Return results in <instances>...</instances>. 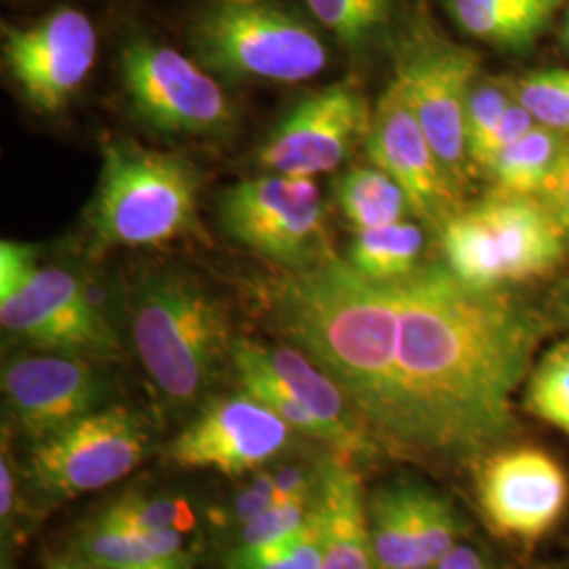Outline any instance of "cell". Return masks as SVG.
I'll return each instance as SVG.
<instances>
[{
  "mask_svg": "<svg viewBox=\"0 0 569 569\" xmlns=\"http://www.w3.org/2000/svg\"><path fill=\"white\" fill-rule=\"evenodd\" d=\"M243 342L272 380L317 418L326 430L327 446L331 451L352 462L382 453L363 416L352 406L342 387L300 348L268 346L249 338H243Z\"/></svg>",
  "mask_w": 569,
  "mask_h": 569,
  "instance_id": "obj_17",
  "label": "cell"
},
{
  "mask_svg": "<svg viewBox=\"0 0 569 569\" xmlns=\"http://www.w3.org/2000/svg\"><path fill=\"white\" fill-rule=\"evenodd\" d=\"M367 519L378 569H416L409 479H395L367 498Z\"/></svg>",
  "mask_w": 569,
  "mask_h": 569,
  "instance_id": "obj_23",
  "label": "cell"
},
{
  "mask_svg": "<svg viewBox=\"0 0 569 569\" xmlns=\"http://www.w3.org/2000/svg\"><path fill=\"white\" fill-rule=\"evenodd\" d=\"M566 234L538 197L505 194L465 204L439 230L449 270L483 289L549 277L566 260Z\"/></svg>",
  "mask_w": 569,
  "mask_h": 569,
  "instance_id": "obj_5",
  "label": "cell"
},
{
  "mask_svg": "<svg viewBox=\"0 0 569 569\" xmlns=\"http://www.w3.org/2000/svg\"><path fill=\"white\" fill-rule=\"evenodd\" d=\"M298 430L247 392L207 399L167 446V458L186 470L243 477L281 458Z\"/></svg>",
  "mask_w": 569,
  "mask_h": 569,
  "instance_id": "obj_12",
  "label": "cell"
},
{
  "mask_svg": "<svg viewBox=\"0 0 569 569\" xmlns=\"http://www.w3.org/2000/svg\"><path fill=\"white\" fill-rule=\"evenodd\" d=\"M472 468L477 505L498 536L536 545L563 521L569 509V475L547 449L507 443Z\"/></svg>",
  "mask_w": 569,
  "mask_h": 569,
  "instance_id": "obj_11",
  "label": "cell"
},
{
  "mask_svg": "<svg viewBox=\"0 0 569 569\" xmlns=\"http://www.w3.org/2000/svg\"><path fill=\"white\" fill-rule=\"evenodd\" d=\"M136 355L171 409L201 403L230 366L232 331L220 300L182 270L146 272L129 296Z\"/></svg>",
  "mask_w": 569,
  "mask_h": 569,
  "instance_id": "obj_2",
  "label": "cell"
},
{
  "mask_svg": "<svg viewBox=\"0 0 569 569\" xmlns=\"http://www.w3.org/2000/svg\"><path fill=\"white\" fill-rule=\"evenodd\" d=\"M148 451L142 418L129 407H103L34 443L23 477L44 502H63L121 481Z\"/></svg>",
  "mask_w": 569,
  "mask_h": 569,
  "instance_id": "obj_8",
  "label": "cell"
},
{
  "mask_svg": "<svg viewBox=\"0 0 569 569\" xmlns=\"http://www.w3.org/2000/svg\"><path fill=\"white\" fill-rule=\"evenodd\" d=\"M437 569H496L488 559L470 545L460 542L456 549L449 550L448 555L435 566Z\"/></svg>",
  "mask_w": 569,
  "mask_h": 569,
  "instance_id": "obj_37",
  "label": "cell"
},
{
  "mask_svg": "<svg viewBox=\"0 0 569 569\" xmlns=\"http://www.w3.org/2000/svg\"><path fill=\"white\" fill-rule=\"evenodd\" d=\"M306 7L338 41L363 47L385 28L390 0H305Z\"/></svg>",
  "mask_w": 569,
  "mask_h": 569,
  "instance_id": "obj_29",
  "label": "cell"
},
{
  "mask_svg": "<svg viewBox=\"0 0 569 569\" xmlns=\"http://www.w3.org/2000/svg\"><path fill=\"white\" fill-rule=\"evenodd\" d=\"M0 323L41 350L110 359L119 338L79 274L39 264L37 247L0 243Z\"/></svg>",
  "mask_w": 569,
  "mask_h": 569,
  "instance_id": "obj_6",
  "label": "cell"
},
{
  "mask_svg": "<svg viewBox=\"0 0 569 569\" xmlns=\"http://www.w3.org/2000/svg\"><path fill=\"white\" fill-rule=\"evenodd\" d=\"M425 232L413 222H397L357 232L348 251V264L373 281H392L406 277L420 266L425 251Z\"/></svg>",
  "mask_w": 569,
  "mask_h": 569,
  "instance_id": "obj_24",
  "label": "cell"
},
{
  "mask_svg": "<svg viewBox=\"0 0 569 569\" xmlns=\"http://www.w3.org/2000/svg\"><path fill=\"white\" fill-rule=\"evenodd\" d=\"M515 98L538 124L569 136V70L531 72L515 82Z\"/></svg>",
  "mask_w": 569,
  "mask_h": 569,
  "instance_id": "obj_31",
  "label": "cell"
},
{
  "mask_svg": "<svg viewBox=\"0 0 569 569\" xmlns=\"http://www.w3.org/2000/svg\"><path fill=\"white\" fill-rule=\"evenodd\" d=\"M2 58L26 103L41 114H58L96 66L98 32L79 9L61 7L32 26H7Z\"/></svg>",
  "mask_w": 569,
  "mask_h": 569,
  "instance_id": "obj_13",
  "label": "cell"
},
{
  "mask_svg": "<svg viewBox=\"0 0 569 569\" xmlns=\"http://www.w3.org/2000/svg\"><path fill=\"white\" fill-rule=\"evenodd\" d=\"M409 509L416 569H432L462 542L467 523L448 496L413 479H409Z\"/></svg>",
  "mask_w": 569,
  "mask_h": 569,
  "instance_id": "obj_25",
  "label": "cell"
},
{
  "mask_svg": "<svg viewBox=\"0 0 569 569\" xmlns=\"http://www.w3.org/2000/svg\"><path fill=\"white\" fill-rule=\"evenodd\" d=\"M224 569H323V529L312 507L302 528L260 547H232Z\"/></svg>",
  "mask_w": 569,
  "mask_h": 569,
  "instance_id": "obj_26",
  "label": "cell"
},
{
  "mask_svg": "<svg viewBox=\"0 0 569 569\" xmlns=\"http://www.w3.org/2000/svg\"><path fill=\"white\" fill-rule=\"evenodd\" d=\"M220 224L230 239L281 270L312 268L331 256L326 204L312 178L270 173L226 188Z\"/></svg>",
  "mask_w": 569,
  "mask_h": 569,
  "instance_id": "obj_10",
  "label": "cell"
},
{
  "mask_svg": "<svg viewBox=\"0 0 569 569\" xmlns=\"http://www.w3.org/2000/svg\"><path fill=\"white\" fill-rule=\"evenodd\" d=\"M561 0H446L449 16L472 39L521 51L547 30Z\"/></svg>",
  "mask_w": 569,
  "mask_h": 569,
  "instance_id": "obj_19",
  "label": "cell"
},
{
  "mask_svg": "<svg viewBox=\"0 0 569 569\" xmlns=\"http://www.w3.org/2000/svg\"><path fill=\"white\" fill-rule=\"evenodd\" d=\"M18 505V470L11 449L7 448V437H2V460H0V517L2 531L13 521Z\"/></svg>",
  "mask_w": 569,
  "mask_h": 569,
  "instance_id": "obj_36",
  "label": "cell"
},
{
  "mask_svg": "<svg viewBox=\"0 0 569 569\" xmlns=\"http://www.w3.org/2000/svg\"><path fill=\"white\" fill-rule=\"evenodd\" d=\"M561 41H563V44L568 47L569 51V11L568 18H566V21H563V30H561Z\"/></svg>",
  "mask_w": 569,
  "mask_h": 569,
  "instance_id": "obj_41",
  "label": "cell"
},
{
  "mask_svg": "<svg viewBox=\"0 0 569 569\" xmlns=\"http://www.w3.org/2000/svg\"><path fill=\"white\" fill-rule=\"evenodd\" d=\"M366 143L371 163L385 169L406 190L411 213L420 222L441 230L465 207L462 192L449 180L422 124L395 81L388 84L371 114Z\"/></svg>",
  "mask_w": 569,
  "mask_h": 569,
  "instance_id": "obj_16",
  "label": "cell"
},
{
  "mask_svg": "<svg viewBox=\"0 0 569 569\" xmlns=\"http://www.w3.org/2000/svg\"><path fill=\"white\" fill-rule=\"evenodd\" d=\"M515 100V84L500 79L479 77L468 96L467 143L468 159L472 173L479 176V164L483 159L486 146L496 133L505 112Z\"/></svg>",
  "mask_w": 569,
  "mask_h": 569,
  "instance_id": "obj_30",
  "label": "cell"
},
{
  "mask_svg": "<svg viewBox=\"0 0 569 569\" xmlns=\"http://www.w3.org/2000/svg\"><path fill=\"white\" fill-rule=\"evenodd\" d=\"M98 569H194V555L190 550H182L178 555L164 557L152 563L143 566H129V568H98Z\"/></svg>",
  "mask_w": 569,
  "mask_h": 569,
  "instance_id": "obj_38",
  "label": "cell"
},
{
  "mask_svg": "<svg viewBox=\"0 0 569 569\" xmlns=\"http://www.w3.org/2000/svg\"><path fill=\"white\" fill-rule=\"evenodd\" d=\"M550 312L561 326L569 327V274L557 284L550 300Z\"/></svg>",
  "mask_w": 569,
  "mask_h": 569,
  "instance_id": "obj_39",
  "label": "cell"
},
{
  "mask_svg": "<svg viewBox=\"0 0 569 569\" xmlns=\"http://www.w3.org/2000/svg\"><path fill=\"white\" fill-rule=\"evenodd\" d=\"M336 201L357 232L403 222L411 211L406 190L380 167H357L336 182Z\"/></svg>",
  "mask_w": 569,
  "mask_h": 569,
  "instance_id": "obj_22",
  "label": "cell"
},
{
  "mask_svg": "<svg viewBox=\"0 0 569 569\" xmlns=\"http://www.w3.org/2000/svg\"><path fill=\"white\" fill-rule=\"evenodd\" d=\"M121 77L133 112L159 133L224 138L237 127V106L220 81L167 44L129 42L121 53Z\"/></svg>",
  "mask_w": 569,
  "mask_h": 569,
  "instance_id": "obj_9",
  "label": "cell"
},
{
  "mask_svg": "<svg viewBox=\"0 0 569 569\" xmlns=\"http://www.w3.org/2000/svg\"><path fill=\"white\" fill-rule=\"evenodd\" d=\"M2 397L11 425L34 446L98 411L103 382L87 357L23 352L2 367Z\"/></svg>",
  "mask_w": 569,
  "mask_h": 569,
  "instance_id": "obj_15",
  "label": "cell"
},
{
  "mask_svg": "<svg viewBox=\"0 0 569 569\" xmlns=\"http://www.w3.org/2000/svg\"><path fill=\"white\" fill-rule=\"evenodd\" d=\"M536 124H538V122L529 114L528 108L515 98L509 106V110L505 112L502 121L498 124L496 133L491 136V140H489L488 146H486L483 159H481V164H479V176L486 173L489 161H491L502 148H507L510 143L521 140Z\"/></svg>",
  "mask_w": 569,
  "mask_h": 569,
  "instance_id": "obj_34",
  "label": "cell"
},
{
  "mask_svg": "<svg viewBox=\"0 0 569 569\" xmlns=\"http://www.w3.org/2000/svg\"><path fill=\"white\" fill-rule=\"evenodd\" d=\"M98 519L143 531L190 533L197 528V515L186 498L142 491H124L98 515Z\"/></svg>",
  "mask_w": 569,
  "mask_h": 569,
  "instance_id": "obj_27",
  "label": "cell"
},
{
  "mask_svg": "<svg viewBox=\"0 0 569 569\" xmlns=\"http://www.w3.org/2000/svg\"><path fill=\"white\" fill-rule=\"evenodd\" d=\"M479 77V56L428 26L409 30L395 58L392 81L401 87L449 180L462 194L475 176L468 159L467 108Z\"/></svg>",
  "mask_w": 569,
  "mask_h": 569,
  "instance_id": "obj_7",
  "label": "cell"
},
{
  "mask_svg": "<svg viewBox=\"0 0 569 569\" xmlns=\"http://www.w3.org/2000/svg\"><path fill=\"white\" fill-rule=\"evenodd\" d=\"M277 502H272L270 498H266L262 493L253 491L251 488H243L228 505H220L209 509V521L218 528L237 529L243 528L244 523H249L251 519H256L258 515H262L264 510L274 507Z\"/></svg>",
  "mask_w": 569,
  "mask_h": 569,
  "instance_id": "obj_33",
  "label": "cell"
},
{
  "mask_svg": "<svg viewBox=\"0 0 569 569\" xmlns=\"http://www.w3.org/2000/svg\"><path fill=\"white\" fill-rule=\"evenodd\" d=\"M197 61L228 82L310 81L329 53L317 28L277 0H207L190 26Z\"/></svg>",
  "mask_w": 569,
  "mask_h": 569,
  "instance_id": "obj_4",
  "label": "cell"
},
{
  "mask_svg": "<svg viewBox=\"0 0 569 569\" xmlns=\"http://www.w3.org/2000/svg\"><path fill=\"white\" fill-rule=\"evenodd\" d=\"M182 531H143L100 521L98 517L77 538V557L96 568H129L182 552Z\"/></svg>",
  "mask_w": 569,
  "mask_h": 569,
  "instance_id": "obj_21",
  "label": "cell"
},
{
  "mask_svg": "<svg viewBox=\"0 0 569 569\" xmlns=\"http://www.w3.org/2000/svg\"><path fill=\"white\" fill-rule=\"evenodd\" d=\"M315 510L323 529V569H378L363 481L352 460L331 456Z\"/></svg>",
  "mask_w": 569,
  "mask_h": 569,
  "instance_id": "obj_18",
  "label": "cell"
},
{
  "mask_svg": "<svg viewBox=\"0 0 569 569\" xmlns=\"http://www.w3.org/2000/svg\"><path fill=\"white\" fill-rule=\"evenodd\" d=\"M569 136L536 124L521 140L502 148L486 169L491 194L538 197Z\"/></svg>",
  "mask_w": 569,
  "mask_h": 569,
  "instance_id": "obj_20",
  "label": "cell"
},
{
  "mask_svg": "<svg viewBox=\"0 0 569 569\" xmlns=\"http://www.w3.org/2000/svg\"><path fill=\"white\" fill-rule=\"evenodd\" d=\"M268 327L329 373L382 451L428 467H472L519 430L547 319L509 289H483L448 266L392 281L331 253L256 289Z\"/></svg>",
  "mask_w": 569,
  "mask_h": 569,
  "instance_id": "obj_1",
  "label": "cell"
},
{
  "mask_svg": "<svg viewBox=\"0 0 569 569\" xmlns=\"http://www.w3.org/2000/svg\"><path fill=\"white\" fill-rule=\"evenodd\" d=\"M199 171L182 154L108 142L87 222L102 247L164 244L199 232Z\"/></svg>",
  "mask_w": 569,
  "mask_h": 569,
  "instance_id": "obj_3",
  "label": "cell"
},
{
  "mask_svg": "<svg viewBox=\"0 0 569 569\" xmlns=\"http://www.w3.org/2000/svg\"><path fill=\"white\" fill-rule=\"evenodd\" d=\"M310 510L312 509L296 505V502L274 505L264 510L262 515H258L256 519H251L249 523H244L243 528L237 529L232 547L251 549V547L272 542L277 538H283L287 533L305 526Z\"/></svg>",
  "mask_w": 569,
  "mask_h": 569,
  "instance_id": "obj_32",
  "label": "cell"
},
{
  "mask_svg": "<svg viewBox=\"0 0 569 569\" xmlns=\"http://www.w3.org/2000/svg\"><path fill=\"white\" fill-rule=\"evenodd\" d=\"M538 199L549 207L550 213L569 232V140L563 146Z\"/></svg>",
  "mask_w": 569,
  "mask_h": 569,
  "instance_id": "obj_35",
  "label": "cell"
},
{
  "mask_svg": "<svg viewBox=\"0 0 569 569\" xmlns=\"http://www.w3.org/2000/svg\"><path fill=\"white\" fill-rule=\"evenodd\" d=\"M47 569H98L96 566H91V563H87V561H82V559H61V561H56V563H51Z\"/></svg>",
  "mask_w": 569,
  "mask_h": 569,
  "instance_id": "obj_40",
  "label": "cell"
},
{
  "mask_svg": "<svg viewBox=\"0 0 569 569\" xmlns=\"http://www.w3.org/2000/svg\"><path fill=\"white\" fill-rule=\"evenodd\" d=\"M523 409L569 435V338L552 346L531 367L523 388Z\"/></svg>",
  "mask_w": 569,
  "mask_h": 569,
  "instance_id": "obj_28",
  "label": "cell"
},
{
  "mask_svg": "<svg viewBox=\"0 0 569 569\" xmlns=\"http://www.w3.org/2000/svg\"><path fill=\"white\" fill-rule=\"evenodd\" d=\"M371 114L355 82L329 84L293 106L268 133L258 164L277 176L317 178L336 171L367 140Z\"/></svg>",
  "mask_w": 569,
  "mask_h": 569,
  "instance_id": "obj_14",
  "label": "cell"
}]
</instances>
